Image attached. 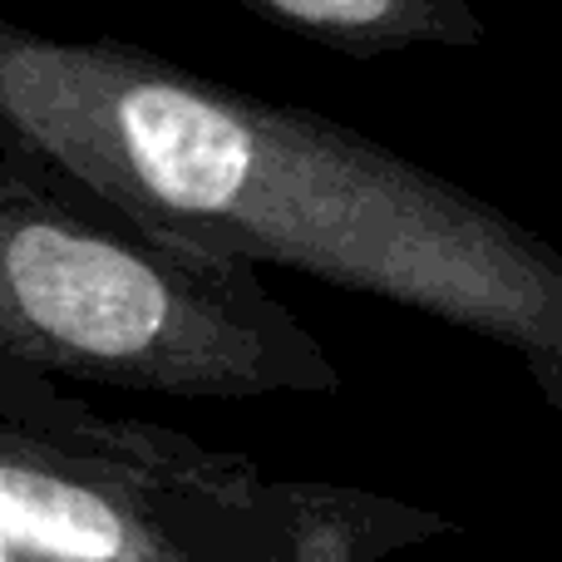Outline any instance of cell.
<instances>
[{
    "label": "cell",
    "mask_w": 562,
    "mask_h": 562,
    "mask_svg": "<svg viewBox=\"0 0 562 562\" xmlns=\"http://www.w3.org/2000/svg\"><path fill=\"white\" fill-rule=\"evenodd\" d=\"M291 25L346 40H400L464 25L454 0H252Z\"/></svg>",
    "instance_id": "cell-3"
},
{
    "label": "cell",
    "mask_w": 562,
    "mask_h": 562,
    "mask_svg": "<svg viewBox=\"0 0 562 562\" xmlns=\"http://www.w3.org/2000/svg\"><path fill=\"white\" fill-rule=\"evenodd\" d=\"M0 533L79 562H104L124 543L119 518L94 494L25 469H0Z\"/></svg>",
    "instance_id": "cell-2"
},
{
    "label": "cell",
    "mask_w": 562,
    "mask_h": 562,
    "mask_svg": "<svg viewBox=\"0 0 562 562\" xmlns=\"http://www.w3.org/2000/svg\"><path fill=\"white\" fill-rule=\"evenodd\" d=\"M0 562H5V558H0Z\"/></svg>",
    "instance_id": "cell-4"
},
{
    "label": "cell",
    "mask_w": 562,
    "mask_h": 562,
    "mask_svg": "<svg viewBox=\"0 0 562 562\" xmlns=\"http://www.w3.org/2000/svg\"><path fill=\"white\" fill-rule=\"evenodd\" d=\"M5 277L20 311L45 336L85 350V356L124 360L158 340L168 296L138 257L104 243L30 227L10 243Z\"/></svg>",
    "instance_id": "cell-1"
}]
</instances>
